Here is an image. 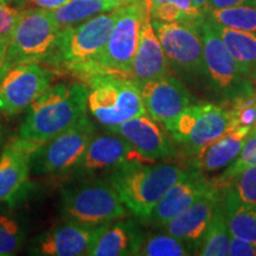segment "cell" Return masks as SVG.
Wrapping results in <instances>:
<instances>
[{"label": "cell", "mask_w": 256, "mask_h": 256, "mask_svg": "<svg viewBox=\"0 0 256 256\" xmlns=\"http://www.w3.org/2000/svg\"><path fill=\"white\" fill-rule=\"evenodd\" d=\"M95 136V124L86 114L66 132L38 147L31 158V172L36 176H56L75 168Z\"/></svg>", "instance_id": "obj_8"}, {"label": "cell", "mask_w": 256, "mask_h": 256, "mask_svg": "<svg viewBox=\"0 0 256 256\" xmlns=\"http://www.w3.org/2000/svg\"><path fill=\"white\" fill-rule=\"evenodd\" d=\"M87 95L84 82L51 86L28 108L19 138L43 144L66 132L87 114Z\"/></svg>", "instance_id": "obj_2"}, {"label": "cell", "mask_w": 256, "mask_h": 256, "mask_svg": "<svg viewBox=\"0 0 256 256\" xmlns=\"http://www.w3.org/2000/svg\"><path fill=\"white\" fill-rule=\"evenodd\" d=\"M110 133L124 138L140 154L152 162L177 156L174 138L168 136L170 132L164 124L152 119L147 113L119 124Z\"/></svg>", "instance_id": "obj_14"}, {"label": "cell", "mask_w": 256, "mask_h": 256, "mask_svg": "<svg viewBox=\"0 0 256 256\" xmlns=\"http://www.w3.org/2000/svg\"><path fill=\"white\" fill-rule=\"evenodd\" d=\"M120 8L106 0H70L60 8L52 10V16L60 28L75 26L95 16Z\"/></svg>", "instance_id": "obj_25"}, {"label": "cell", "mask_w": 256, "mask_h": 256, "mask_svg": "<svg viewBox=\"0 0 256 256\" xmlns=\"http://www.w3.org/2000/svg\"><path fill=\"white\" fill-rule=\"evenodd\" d=\"M145 4L146 0H136L121 6L107 44L94 64L92 75L114 72L130 76Z\"/></svg>", "instance_id": "obj_11"}, {"label": "cell", "mask_w": 256, "mask_h": 256, "mask_svg": "<svg viewBox=\"0 0 256 256\" xmlns=\"http://www.w3.org/2000/svg\"><path fill=\"white\" fill-rule=\"evenodd\" d=\"M212 25L241 72L252 78L256 64V34L223 26L215 22Z\"/></svg>", "instance_id": "obj_24"}, {"label": "cell", "mask_w": 256, "mask_h": 256, "mask_svg": "<svg viewBox=\"0 0 256 256\" xmlns=\"http://www.w3.org/2000/svg\"><path fill=\"white\" fill-rule=\"evenodd\" d=\"M220 198V184L218 183L170 220L164 226L165 232L183 241L194 254H197Z\"/></svg>", "instance_id": "obj_18"}, {"label": "cell", "mask_w": 256, "mask_h": 256, "mask_svg": "<svg viewBox=\"0 0 256 256\" xmlns=\"http://www.w3.org/2000/svg\"><path fill=\"white\" fill-rule=\"evenodd\" d=\"M230 256H256V243L246 240L235 238H230L229 254Z\"/></svg>", "instance_id": "obj_34"}, {"label": "cell", "mask_w": 256, "mask_h": 256, "mask_svg": "<svg viewBox=\"0 0 256 256\" xmlns=\"http://www.w3.org/2000/svg\"><path fill=\"white\" fill-rule=\"evenodd\" d=\"M60 34L51 10L30 8L20 12L8 40V66L38 63L50 56Z\"/></svg>", "instance_id": "obj_7"}, {"label": "cell", "mask_w": 256, "mask_h": 256, "mask_svg": "<svg viewBox=\"0 0 256 256\" xmlns=\"http://www.w3.org/2000/svg\"><path fill=\"white\" fill-rule=\"evenodd\" d=\"M206 17L223 26L256 34V4L211 10Z\"/></svg>", "instance_id": "obj_27"}, {"label": "cell", "mask_w": 256, "mask_h": 256, "mask_svg": "<svg viewBox=\"0 0 256 256\" xmlns=\"http://www.w3.org/2000/svg\"><path fill=\"white\" fill-rule=\"evenodd\" d=\"M255 86H256V82H255ZM255 94H256V92H255Z\"/></svg>", "instance_id": "obj_42"}, {"label": "cell", "mask_w": 256, "mask_h": 256, "mask_svg": "<svg viewBox=\"0 0 256 256\" xmlns=\"http://www.w3.org/2000/svg\"><path fill=\"white\" fill-rule=\"evenodd\" d=\"M200 31L204 46V78L215 94L226 104L254 94V81L241 72L206 16L200 23Z\"/></svg>", "instance_id": "obj_5"}, {"label": "cell", "mask_w": 256, "mask_h": 256, "mask_svg": "<svg viewBox=\"0 0 256 256\" xmlns=\"http://www.w3.org/2000/svg\"><path fill=\"white\" fill-rule=\"evenodd\" d=\"M188 170V166L174 162L130 164L114 170L110 182L124 206L147 222L160 198Z\"/></svg>", "instance_id": "obj_3"}, {"label": "cell", "mask_w": 256, "mask_h": 256, "mask_svg": "<svg viewBox=\"0 0 256 256\" xmlns=\"http://www.w3.org/2000/svg\"><path fill=\"white\" fill-rule=\"evenodd\" d=\"M170 74V64L152 24L150 0H146L139 28V40L130 76L138 84Z\"/></svg>", "instance_id": "obj_17"}, {"label": "cell", "mask_w": 256, "mask_h": 256, "mask_svg": "<svg viewBox=\"0 0 256 256\" xmlns=\"http://www.w3.org/2000/svg\"><path fill=\"white\" fill-rule=\"evenodd\" d=\"M0 134H2V130H0Z\"/></svg>", "instance_id": "obj_41"}, {"label": "cell", "mask_w": 256, "mask_h": 256, "mask_svg": "<svg viewBox=\"0 0 256 256\" xmlns=\"http://www.w3.org/2000/svg\"><path fill=\"white\" fill-rule=\"evenodd\" d=\"M217 184V178H209L203 172L190 168L160 198L147 222L158 228H164L170 220Z\"/></svg>", "instance_id": "obj_15"}, {"label": "cell", "mask_w": 256, "mask_h": 256, "mask_svg": "<svg viewBox=\"0 0 256 256\" xmlns=\"http://www.w3.org/2000/svg\"><path fill=\"white\" fill-rule=\"evenodd\" d=\"M252 165H256V127L252 128L249 133L238 158L226 168V171L217 178V180L220 185L228 183L232 178H235L242 170Z\"/></svg>", "instance_id": "obj_30"}, {"label": "cell", "mask_w": 256, "mask_h": 256, "mask_svg": "<svg viewBox=\"0 0 256 256\" xmlns=\"http://www.w3.org/2000/svg\"><path fill=\"white\" fill-rule=\"evenodd\" d=\"M24 243V232L17 220L0 215V256L14 255Z\"/></svg>", "instance_id": "obj_29"}, {"label": "cell", "mask_w": 256, "mask_h": 256, "mask_svg": "<svg viewBox=\"0 0 256 256\" xmlns=\"http://www.w3.org/2000/svg\"><path fill=\"white\" fill-rule=\"evenodd\" d=\"M98 226L66 220L54 226L37 243L34 254L43 256H81L87 255L98 232Z\"/></svg>", "instance_id": "obj_19"}, {"label": "cell", "mask_w": 256, "mask_h": 256, "mask_svg": "<svg viewBox=\"0 0 256 256\" xmlns=\"http://www.w3.org/2000/svg\"><path fill=\"white\" fill-rule=\"evenodd\" d=\"M142 228L132 220H116L100 226L88 254L90 256L136 255L144 241Z\"/></svg>", "instance_id": "obj_22"}, {"label": "cell", "mask_w": 256, "mask_h": 256, "mask_svg": "<svg viewBox=\"0 0 256 256\" xmlns=\"http://www.w3.org/2000/svg\"><path fill=\"white\" fill-rule=\"evenodd\" d=\"M40 142L16 138L0 156V203L14 197L30 174L32 154Z\"/></svg>", "instance_id": "obj_21"}, {"label": "cell", "mask_w": 256, "mask_h": 256, "mask_svg": "<svg viewBox=\"0 0 256 256\" xmlns=\"http://www.w3.org/2000/svg\"><path fill=\"white\" fill-rule=\"evenodd\" d=\"M192 2H194V6H196V8H197L198 10H200V11L203 12L204 14H206V8L208 0H192Z\"/></svg>", "instance_id": "obj_37"}, {"label": "cell", "mask_w": 256, "mask_h": 256, "mask_svg": "<svg viewBox=\"0 0 256 256\" xmlns=\"http://www.w3.org/2000/svg\"><path fill=\"white\" fill-rule=\"evenodd\" d=\"M147 114L168 128L191 104V95L180 80L168 74L139 84Z\"/></svg>", "instance_id": "obj_13"}, {"label": "cell", "mask_w": 256, "mask_h": 256, "mask_svg": "<svg viewBox=\"0 0 256 256\" xmlns=\"http://www.w3.org/2000/svg\"><path fill=\"white\" fill-rule=\"evenodd\" d=\"M20 11L0 2V40H10Z\"/></svg>", "instance_id": "obj_33"}, {"label": "cell", "mask_w": 256, "mask_h": 256, "mask_svg": "<svg viewBox=\"0 0 256 256\" xmlns=\"http://www.w3.org/2000/svg\"><path fill=\"white\" fill-rule=\"evenodd\" d=\"M128 209L108 180H92L66 188L62 194V214L66 220L98 226L124 218Z\"/></svg>", "instance_id": "obj_6"}, {"label": "cell", "mask_w": 256, "mask_h": 256, "mask_svg": "<svg viewBox=\"0 0 256 256\" xmlns=\"http://www.w3.org/2000/svg\"><path fill=\"white\" fill-rule=\"evenodd\" d=\"M82 82L88 89V110L108 132L147 113L139 84L130 76L102 72L89 76Z\"/></svg>", "instance_id": "obj_4"}, {"label": "cell", "mask_w": 256, "mask_h": 256, "mask_svg": "<svg viewBox=\"0 0 256 256\" xmlns=\"http://www.w3.org/2000/svg\"><path fill=\"white\" fill-rule=\"evenodd\" d=\"M228 183L232 185L240 200L246 206L256 210V165L242 170Z\"/></svg>", "instance_id": "obj_31"}, {"label": "cell", "mask_w": 256, "mask_h": 256, "mask_svg": "<svg viewBox=\"0 0 256 256\" xmlns=\"http://www.w3.org/2000/svg\"><path fill=\"white\" fill-rule=\"evenodd\" d=\"M220 200L229 232L235 238L256 243V210L246 206L230 183L220 185Z\"/></svg>", "instance_id": "obj_23"}, {"label": "cell", "mask_w": 256, "mask_h": 256, "mask_svg": "<svg viewBox=\"0 0 256 256\" xmlns=\"http://www.w3.org/2000/svg\"><path fill=\"white\" fill-rule=\"evenodd\" d=\"M0 2H6V0H0Z\"/></svg>", "instance_id": "obj_40"}, {"label": "cell", "mask_w": 256, "mask_h": 256, "mask_svg": "<svg viewBox=\"0 0 256 256\" xmlns=\"http://www.w3.org/2000/svg\"><path fill=\"white\" fill-rule=\"evenodd\" d=\"M194 252L183 241L165 234H154L144 238L136 255L142 256H188Z\"/></svg>", "instance_id": "obj_28"}, {"label": "cell", "mask_w": 256, "mask_h": 256, "mask_svg": "<svg viewBox=\"0 0 256 256\" xmlns=\"http://www.w3.org/2000/svg\"><path fill=\"white\" fill-rule=\"evenodd\" d=\"M106 2H113V4L118 5V6H124V5H126V4H130V2H136V0H106Z\"/></svg>", "instance_id": "obj_38"}, {"label": "cell", "mask_w": 256, "mask_h": 256, "mask_svg": "<svg viewBox=\"0 0 256 256\" xmlns=\"http://www.w3.org/2000/svg\"><path fill=\"white\" fill-rule=\"evenodd\" d=\"M54 72L38 63H19L0 81V113H23L52 86Z\"/></svg>", "instance_id": "obj_12"}, {"label": "cell", "mask_w": 256, "mask_h": 256, "mask_svg": "<svg viewBox=\"0 0 256 256\" xmlns=\"http://www.w3.org/2000/svg\"><path fill=\"white\" fill-rule=\"evenodd\" d=\"M152 162L142 156L128 140L119 134L95 136L75 168L82 172L116 170L130 164Z\"/></svg>", "instance_id": "obj_16"}, {"label": "cell", "mask_w": 256, "mask_h": 256, "mask_svg": "<svg viewBox=\"0 0 256 256\" xmlns=\"http://www.w3.org/2000/svg\"><path fill=\"white\" fill-rule=\"evenodd\" d=\"M170 66L186 78H204V46L200 23L152 19Z\"/></svg>", "instance_id": "obj_10"}, {"label": "cell", "mask_w": 256, "mask_h": 256, "mask_svg": "<svg viewBox=\"0 0 256 256\" xmlns=\"http://www.w3.org/2000/svg\"><path fill=\"white\" fill-rule=\"evenodd\" d=\"M222 194V191H220ZM230 235L228 224L224 217L222 200L220 198L217 202L215 210L204 234L197 255L200 256H226L229 254Z\"/></svg>", "instance_id": "obj_26"}, {"label": "cell", "mask_w": 256, "mask_h": 256, "mask_svg": "<svg viewBox=\"0 0 256 256\" xmlns=\"http://www.w3.org/2000/svg\"><path fill=\"white\" fill-rule=\"evenodd\" d=\"M256 4V0H208L206 12L211 11V10H220L235 8V6L241 5H254Z\"/></svg>", "instance_id": "obj_35"}, {"label": "cell", "mask_w": 256, "mask_h": 256, "mask_svg": "<svg viewBox=\"0 0 256 256\" xmlns=\"http://www.w3.org/2000/svg\"><path fill=\"white\" fill-rule=\"evenodd\" d=\"M256 92V90H255ZM230 108L234 119V126L256 127V94L246 96L226 104Z\"/></svg>", "instance_id": "obj_32"}, {"label": "cell", "mask_w": 256, "mask_h": 256, "mask_svg": "<svg viewBox=\"0 0 256 256\" xmlns=\"http://www.w3.org/2000/svg\"><path fill=\"white\" fill-rule=\"evenodd\" d=\"M121 8V6H120ZM120 8L104 12L83 23L60 28L50 56L44 60L51 70L70 74L80 81L94 72V64L107 44Z\"/></svg>", "instance_id": "obj_1"}, {"label": "cell", "mask_w": 256, "mask_h": 256, "mask_svg": "<svg viewBox=\"0 0 256 256\" xmlns=\"http://www.w3.org/2000/svg\"><path fill=\"white\" fill-rule=\"evenodd\" d=\"M31 2L42 8L51 10L52 11V10H56L64 4H66L70 0H31Z\"/></svg>", "instance_id": "obj_36"}, {"label": "cell", "mask_w": 256, "mask_h": 256, "mask_svg": "<svg viewBox=\"0 0 256 256\" xmlns=\"http://www.w3.org/2000/svg\"><path fill=\"white\" fill-rule=\"evenodd\" d=\"M234 127L232 110L226 104H191L166 130L186 156L215 142Z\"/></svg>", "instance_id": "obj_9"}, {"label": "cell", "mask_w": 256, "mask_h": 256, "mask_svg": "<svg viewBox=\"0 0 256 256\" xmlns=\"http://www.w3.org/2000/svg\"><path fill=\"white\" fill-rule=\"evenodd\" d=\"M252 130L244 126L234 127L209 145L188 153V168L198 170L206 174L226 168L241 153Z\"/></svg>", "instance_id": "obj_20"}, {"label": "cell", "mask_w": 256, "mask_h": 256, "mask_svg": "<svg viewBox=\"0 0 256 256\" xmlns=\"http://www.w3.org/2000/svg\"><path fill=\"white\" fill-rule=\"evenodd\" d=\"M252 81H254V83L256 82V64H255V68H254V72H252Z\"/></svg>", "instance_id": "obj_39"}]
</instances>
